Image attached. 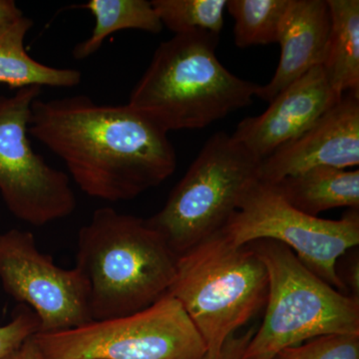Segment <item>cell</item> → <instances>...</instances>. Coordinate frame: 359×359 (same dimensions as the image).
Returning a JSON list of instances; mask_svg holds the SVG:
<instances>
[{"label": "cell", "mask_w": 359, "mask_h": 359, "mask_svg": "<svg viewBox=\"0 0 359 359\" xmlns=\"http://www.w3.org/2000/svg\"><path fill=\"white\" fill-rule=\"evenodd\" d=\"M29 135L65 162L82 192L115 203L133 200L174 174L168 132L126 105L85 95L32 104Z\"/></svg>", "instance_id": "obj_1"}, {"label": "cell", "mask_w": 359, "mask_h": 359, "mask_svg": "<svg viewBox=\"0 0 359 359\" xmlns=\"http://www.w3.org/2000/svg\"><path fill=\"white\" fill-rule=\"evenodd\" d=\"M76 268L88 280L92 320L122 318L167 295L178 257L145 219L100 208L78 233Z\"/></svg>", "instance_id": "obj_2"}, {"label": "cell", "mask_w": 359, "mask_h": 359, "mask_svg": "<svg viewBox=\"0 0 359 359\" xmlns=\"http://www.w3.org/2000/svg\"><path fill=\"white\" fill-rule=\"evenodd\" d=\"M219 37L194 30L161 42L128 105L168 133L205 128L250 105L261 85L222 65L216 54Z\"/></svg>", "instance_id": "obj_3"}, {"label": "cell", "mask_w": 359, "mask_h": 359, "mask_svg": "<svg viewBox=\"0 0 359 359\" xmlns=\"http://www.w3.org/2000/svg\"><path fill=\"white\" fill-rule=\"evenodd\" d=\"M268 294V271L252 245L231 244L219 231L178 257L167 294L181 304L211 351L264 309Z\"/></svg>", "instance_id": "obj_4"}, {"label": "cell", "mask_w": 359, "mask_h": 359, "mask_svg": "<svg viewBox=\"0 0 359 359\" xmlns=\"http://www.w3.org/2000/svg\"><path fill=\"white\" fill-rule=\"evenodd\" d=\"M266 266L269 294L264 320L242 359L276 354L330 334H359V301L309 271L287 245L271 240L250 243Z\"/></svg>", "instance_id": "obj_5"}, {"label": "cell", "mask_w": 359, "mask_h": 359, "mask_svg": "<svg viewBox=\"0 0 359 359\" xmlns=\"http://www.w3.org/2000/svg\"><path fill=\"white\" fill-rule=\"evenodd\" d=\"M261 164L231 135L217 132L164 207L146 221L179 257L223 230L249 187L259 180Z\"/></svg>", "instance_id": "obj_6"}, {"label": "cell", "mask_w": 359, "mask_h": 359, "mask_svg": "<svg viewBox=\"0 0 359 359\" xmlns=\"http://www.w3.org/2000/svg\"><path fill=\"white\" fill-rule=\"evenodd\" d=\"M41 359H204L207 346L174 297L122 318L33 337Z\"/></svg>", "instance_id": "obj_7"}, {"label": "cell", "mask_w": 359, "mask_h": 359, "mask_svg": "<svg viewBox=\"0 0 359 359\" xmlns=\"http://www.w3.org/2000/svg\"><path fill=\"white\" fill-rule=\"evenodd\" d=\"M221 233L235 245L257 240L287 245L314 275L344 294L335 264L346 250L358 247L359 212L351 209L337 221L309 216L285 202L273 187L257 180Z\"/></svg>", "instance_id": "obj_8"}, {"label": "cell", "mask_w": 359, "mask_h": 359, "mask_svg": "<svg viewBox=\"0 0 359 359\" xmlns=\"http://www.w3.org/2000/svg\"><path fill=\"white\" fill-rule=\"evenodd\" d=\"M41 87L0 96V194L15 218L41 226L67 218L77 200L65 172L33 150L28 135L32 104Z\"/></svg>", "instance_id": "obj_9"}, {"label": "cell", "mask_w": 359, "mask_h": 359, "mask_svg": "<svg viewBox=\"0 0 359 359\" xmlns=\"http://www.w3.org/2000/svg\"><path fill=\"white\" fill-rule=\"evenodd\" d=\"M0 282L16 302L27 304L40 323L39 334L81 327L92 321L90 285L83 273L54 264L32 233H0Z\"/></svg>", "instance_id": "obj_10"}, {"label": "cell", "mask_w": 359, "mask_h": 359, "mask_svg": "<svg viewBox=\"0 0 359 359\" xmlns=\"http://www.w3.org/2000/svg\"><path fill=\"white\" fill-rule=\"evenodd\" d=\"M359 164V93L344 94L313 126L262 161L259 181L273 185L314 167Z\"/></svg>", "instance_id": "obj_11"}, {"label": "cell", "mask_w": 359, "mask_h": 359, "mask_svg": "<svg viewBox=\"0 0 359 359\" xmlns=\"http://www.w3.org/2000/svg\"><path fill=\"white\" fill-rule=\"evenodd\" d=\"M341 98L328 83L323 66H316L283 89L264 113L238 123L231 137L263 161L311 128Z\"/></svg>", "instance_id": "obj_12"}, {"label": "cell", "mask_w": 359, "mask_h": 359, "mask_svg": "<svg viewBox=\"0 0 359 359\" xmlns=\"http://www.w3.org/2000/svg\"><path fill=\"white\" fill-rule=\"evenodd\" d=\"M330 29L327 0H290L278 35L280 62L271 81L259 87L257 98L271 103L295 80L323 66Z\"/></svg>", "instance_id": "obj_13"}, {"label": "cell", "mask_w": 359, "mask_h": 359, "mask_svg": "<svg viewBox=\"0 0 359 359\" xmlns=\"http://www.w3.org/2000/svg\"><path fill=\"white\" fill-rule=\"evenodd\" d=\"M294 209L309 216L334 208L359 207V171L314 167L271 185Z\"/></svg>", "instance_id": "obj_14"}, {"label": "cell", "mask_w": 359, "mask_h": 359, "mask_svg": "<svg viewBox=\"0 0 359 359\" xmlns=\"http://www.w3.org/2000/svg\"><path fill=\"white\" fill-rule=\"evenodd\" d=\"M33 25L32 18L22 16L0 26V85L18 90L32 86L72 88L79 85L80 71L45 65L28 54L25 41Z\"/></svg>", "instance_id": "obj_15"}, {"label": "cell", "mask_w": 359, "mask_h": 359, "mask_svg": "<svg viewBox=\"0 0 359 359\" xmlns=\"http://www.w3.org/2000/svg\"><path fill=\"white\" fill-rule=\"evenodd\" d=\"M327 2L332 29L323 69L330 87L339 97L351 92L359 93V1Z\"/></svg>", "instance_id": "obj_16"}, {"label": "cell", "mask_w": 359, "mask_h": 359, "mask_svg": "<svg viewBox=\"0 0 359 359\" xmlns=\"http://www.w3.org/2000/svg\"><path fill=\"white\" fill-rule=\"evenodd\" d=\"M80 7L94 16L95 25L88 39L73 49V57L78 61L94 55L113 33L128 29L159 33L164 28L147 0H89Z\"/></svg>", "instance_id": "obj_17"}, {"label": "cell", "mask_w": 359, "mask_h": 359, "mask_svg": "<svg viewBox=\"0 0 359 359\" xmlns=\"http://www.w3.org/2000/svg\"><path fill=\"white\" fill-rule=\"evenodd\" d=\"M290 0H228L233 16V39L240 48L278 43Z\"/></svg>", "instance_id": "obj_18"}, {"label": "cell", "mask_w": 359, "mask_h": 359, "mask_svg": "<svg viewBox=\"0 0 359 359\" xmlns=\"http://www.w3.org/2000/svg\"><path fill=\"white\" fill-rule=\"evenodd\" d=\"M164 27L178 33L203 30L219 36L226 0H153Z\"/></svg>", "instance_id": "obj_19"}, {"label": "cell", "mask_w": 359, "mask_h": 359, "mask_svg": "<svg viewBox=\"0 0 359 359\" xmlns=\"http://www.w3.org/2000/svg\"><path fill=\"white\" fill-rule=\"evenodd\" d=\"M273 359H359V334H330L287 347Z\"/></svg>", "instance_id": "obj_20"}, {"label": "cell", "mask_w": 359, "mask_h": 359, "mask_svg": "<svg viewBox=\"0 0 359 359\" xmlns=\"http://www.w3.org/2000/svg\"><path fill=\"white\" fill-rule=\"evenodd\" d=\"M39 327L34 311L21 304L13 320L0 327V359L11 358L28 339L39 334Z\"/></svg>", "instance_id": "obj_21"}, {"label": "cell", "mask_w": 359, "mask_h": 359, "mask_svg": "<svg viewBox=\"0 0 359 359\" xmlns=\"http://www.w3.org/2000/svg\"><path fill=\"white\" fill-rule=\"evenodd\" d=\"M335 275L342 287L344 294L359 301V257L358 247L344 252L335 264Z\"/></svg>", "instance_id": "obj_22"}, {"label": "cell", "mask_w": 359, "mask_h": 359, "mask_svg": "<svg viewBox=\"0 0 359 359\" xmlns=\"http://www.w3.org/2000/svg\"><path fill=\"white\" fill-rule=\"evenodd\" d=\"M256 327H250L244 334L231 335L221 348L208 351L204 359H242L245 347L249 344Z\"/></svg>", "instance_id": "obj_23"}, {"label": "cell", "mask_w": 359, "mask_h": 359, "mask_svg": "<svg viewBox=\"0 0 359 359\" xmlns=\"http://www.w3.org/2000/svg\"><path fill=\"white\" fill-rule=\"evenodd\" d=\"M25 16L13 0H0V26L20 20Z\"/></svg>", "instance_id": "obj_24"}, {"label": "cell", "mask_w": 359, "mask_h": 359, "mask_svg": "<svg viewBox=\"0 0 359 359\" xmlns=\"http://www.w3.org/2000/svg\"><path fill=\"white\" fill-rule=\"evenodd\" d=\"M7 359H41V358H40L36 344L32 337L16 353Z\"/></svg>", "instance_id": "obj_25"}]
</instances>
